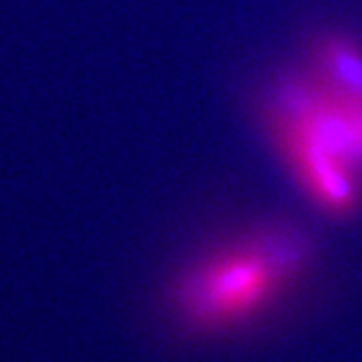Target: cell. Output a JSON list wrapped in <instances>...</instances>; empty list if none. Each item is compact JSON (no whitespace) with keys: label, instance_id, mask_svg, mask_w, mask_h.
I'll return each instance as SVG.
<instances>
[{"label":"cell","instance_id":"6da1fadb","mask_svg":"<svg viewBox=\"0 0 362 362\" xmlns=\"http://www.w3.org/2000/svg\"><path fill=\"white\" fill-rule=\"evenodd\" d=\"M308 258V240L294 228H268L185 272L175 306L195 330H223L262 312Z\"/></svg>","mask_w":362,"mask_h":362},{"label":"cell","instance_id":"7a4b0ae2","mask_svg":"<svg viewBox=\"0 0 362 362\" xmlns=\"http://www.w3.org/2000/svg\"><path fill=\"white\" fill-rule=\"evenodd\" d=\"M318 77L340 97L362 101V51L342 37H324L314 49Z\"/></svg>","mask_w":362,"mask_h":362}]
</instances>
